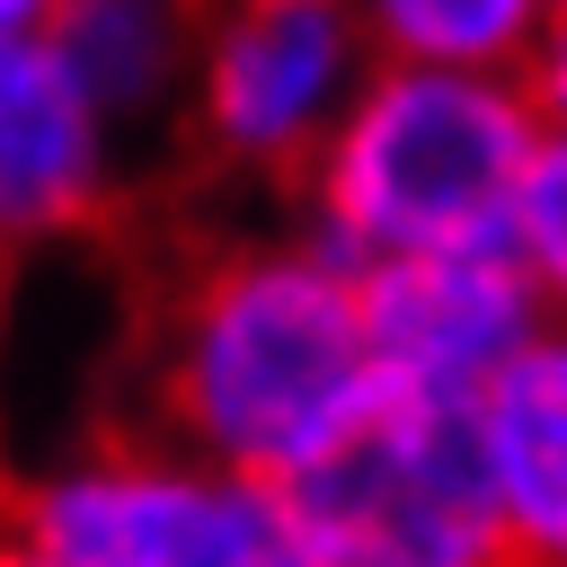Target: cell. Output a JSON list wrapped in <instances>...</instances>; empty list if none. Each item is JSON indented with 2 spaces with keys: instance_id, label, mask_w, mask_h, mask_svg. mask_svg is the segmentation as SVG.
Instances as JSON below:
<instances>
[{
  "instance_id": "6da1fadb",
  "label": "cell",
  "mask_w": 567,
  "mask_h": 567,
  "mask_svg": "<svg viewBox=\"0 0 567 567\" xmlns=\"http://www.w3.org/2000/svg\"><path fill=\"white\" fill-rule=\"evenodd\" d=\"M372 390L354 266L328 248L221 257L186 284L168 337V425L195 461L266 487Z\"/></svg>"
},
{
  "instance_id": "7a4b0ae2",
  "label": "cell",
  "mask_w": 567,
  "mask_h": 567,
  "mask_svg": "<svg viewBox=\"0 0 567 567\" xmlns=\"http://www.w3.org/2000/svg\"><path fill=\"white\" fill-rule=\"evenodd\" d=\"M549 142V97L487 71H372L319 142V213L337 266L496 248L523 159Z\"/></svg>"
},
{
  "instance_id": "3957f363",
  "label": "cell",
  "mask_w": 567,
  "mask_h": 567,
  "mask_svg": "<svg viewBox=\"0 0 567 567\" xmlns=\"http://www.w3.org/2000/svg\"><path fill=\"white\" fill-rule=\"evenodd\" d=\"M275 540L310 567H523L496 532L470 408L363 390L284 478H266Z\"/></svg>"
},
{
  "instance_id": "277c9868",
  "label": "cell",
  "mask_w": 567,
  "mask_h": 567,
  "mask_svg": "<svg viewBox=\"0 0 567 567\" xmlns=\"http://www.w3.org/2000/svg\"><path fill=\"white\" fill-rule=\"evenodd\" d=\"M9 514H18L9 540L44 549L53 567H266L284 549L266 487L186 452L71 461L62 478L27 487Z\"/></svg>"
},
{
  "instance_id": "5b68a950",
  "label": "cell",
  "mask_w": 567,
  "mask_h": 567,
  "mask_svg": "<svg viewBox=\"0 0 567 567\" xmlns=\"http://www.w3.org/2000/svg\"><path fill=\"white\" fill-rule=\"evenodd\" d=\"M354 328L381 390L470 408L540 328V284L496 248H443V257H381L354 266Z\"/></svg>"
},
{
  "instance_id": "8992f818",
  "label": "cell",
  "mask_w": 567,
  "mask_h": 567,
  "mask_svg": "<svg viewBox=\"0 0 567 567\" xmlns=\"http://www.w3.org/2000/svg\"><path fill=\"white\" fill-rule=\"evenodd\" d=\"M354 0H230L195 62L213 151L301 168L354 97Z\"/></svg>"
},
{
  "instance_id": "52a82bcc",
  "label": "cell",
  "mask_w": 567,
  "mask_h": 567,
  "mask_svg": "<svg viewBox=\"0 0 567 567\" xmlns=\"http://www.w3.org/2000/svg\"><path fill=\"white\" fill-rule=\"evenodd\" d=\"M106 124L44 35H0V239H44L97 213Z\"/></svg>"
},
{
  "instance_id": "ba28073f",
  "label": "cell",
  "mask_w": 567,
  "mask_h": 567,
  "mask_svg": "<svg viewBox=\"0 0 567 567\" xmlns=\"http://www.w3.org/2000/svg\"><path fill=\"white\" fill-rule=\"evenodd\" d=\"M470 452H478L505 549L523 567H558L567 549V354L558 337H532L470 399Z\"/></svg>"
},
{
  "instance_id": "9c48e42d",
  "label": "cell",
  "mask_w": 567,
  "mask_h": 567,
  "mask_svg": "<svg viewBox=\"0 0 567 567\" xmlns=\"http://www.w3.org/2000/svg\"><path fill=\"white\" fill-rule=\"evenodd\" d=\"M44 44L62 53V71L80 80V97L106 115L142 106L168 89L177 71V0H62L44 18Z\"/></svg>"
},
{
  "instance_id": "30bf717a",
  "label": "cell",
  "mask_w": 567,
  "mask_h": 567,
  "mask_svg": "<svg viewBox=\"0 0 567 567\" xmlns=\"http://www.w3.org/2000/svg\"><path fill=\"white\" fill-rule=\"evenodd\" d=\"M354 27H372L408 71H487L514 80V62H549V0H354Z\"/></svg>"
},
{
  "instance_id": "8fae6325",
  "label": "cell",
  "mask_w": 567,
  "mask_h": 567,
  "mask_svg": "<svg viewBox=\"0 0 567 567\" xmlns=\"http://www.w3.org/2000/svg\"><path fill=\"white\" fill-rule=\"evenodd\" d=\"M496 257H514L540 292L558 284V257H567V159H558V133L523 159V177H514V195H505Z\"/></svg>"
},
{
  "instance_id": "7c38bea8",
  "label": "cell",
  "mask_w": 567,
  "mask_h": 567,
  "mask_svg": "<svg viewBox=\"0 0 567 567\" xmlns=\"http://www.w3.org/2000/svg\"><path fill=\"white\" fill-rule=\"evenodd\" d=\"M53 9H62V0H0V35H44Z\"/></svg>"
},
{
  "instance_id": "4fadbf2b",
  "label": "cell",
  "mask_w": 567,
  "mask_h": 567,
  "mask_svg": "<svg viewBox=\"0 0 567 567\" xmlns=\"http://www.w3.org/2000/svg\"><path fill=\"white\" fill-rule=\"evenodd\" d=\"M0 567H53L44 549H27V540H0Z\"/></svg>"
},
{
  "instance_id": "5bb4252c",
  "label": "cell",
  "mask_w": 567,
  "mask_h": 567,
  "mask_svg": "<svg viewBox=\"0 0 567 567\" xmlns=\"http://www.w3.org/2000/svg\"><path fill=\"white\" fill-rule=\"evenodd\" d=\"M266 567H310V558H301V549H275V558H266Z\"/></svg>"
}]
</instances>
